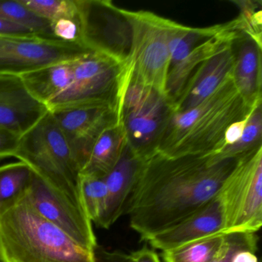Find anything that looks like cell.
Listing matches in <instances>:
<instances>
[{"label":"cell","mask_w":262,"mask_h":262,"mask_svg":"<svg viewBox=\"0 0 262 262\" xmlns=\"http://www.w3.org/2000/svg\"><path fill=\"white\" fill-rule=\"evenodd\" d=\"M238 159L156 152L142 159L124 213L132 229L147 242L195 212L217 195Z\"/></svg>","instance_id":"obj_1"},{"label":"cell","mask_w":262,"mask_h":262,"mask_svg":"<svg viewBox=\"0 0 262 262\" xmlns=\"http://www.w3.org/2000/svg\"><path fill=\"white\" fill-rule=\"evenodd\" d=\"M253 108L245 103L231 76L197 106L173 114L157 152L168 158L215 154L223 147L227 129Z\"/></svg>","instance_id":"obj_2"},{"label":"cell","mask_w":262,"mask_h":262,"mask_svg":"<svg viewBox=\"0 0 262 262\" xmlns=\"http://www.w3.org/2000/svg\"><path fill=\"white\" fill-rule=\"evenodd\" d=\"M2 262H97L96 253L73 240L20 200L0 214Z\"/></svg>","instance_id":"obj_3"},{"label":"cell","mask_w":262,"mask_h":262,"mask_svg":"<svg viewBox=\"0 0 262 262\" xmlns=\"http://www.w3.org/2000/svg\"><path fill=\"white\" fill-rule=\"evenodd\" d=\"M14 158L27 164L49 188L85 208L80 168L53 113L47 112L20 136Z\"/></svg>","instance_id":"obj_4"},{"label":"cell","mask_w":262,"mask_h":262,"mask_svg":"<svg viewBox=\"0 0 262 262\" xmlns=\"http://www.w3.org/2000/svg\"><path fill=\"white\" fill-rule=\"evenodd\" d=\"M174 113V104L166 94L137 82L127 72L119 119L127 145L139 159L157 152Z\"/></svg>","instance_id":"obj_5"},{"label":"cell","mask_w":262,"mask_h":262,"mask_svg":"<svg viewBox=\"0 0 262 262\" xmlns=\"http://www.w3.org/2000/svg\"><path fill=\"white\" fill-rule=\"evenodd\" d=\"M127 74L126 62L90 51L73 62L70 86L47 104L49 112L91 105H110L119 110Z\"/></svg>","instance_id":"obj_6"},{"label":"cell","mask_w":262,"mask_h":262,"mask_svg":"<svg viewBox=\"0 0 262 262\" xmlns=\"http://www.w3.org/2000/svg\"><path fill=\"white\" fill-rule=\"evenodd\" d=\"M217 198L223 215L222 234L256 233L262 225V147L239 158Z\"/></svg>","instance_id":"obj_7"},{"label":"cell","mask_w":262,"mask_h":262,"mask_svg":"<svg viewBox=\"0 0 262 262\" xmlns=\"http://www.w3.org/2000/svg\"><path fill=\"white\" fill-rule=\"evenodd\" d=\"M132 30L127 60L130 77L165 93L170 64L168 26L169 19L148 11L122 10Z\"/></svg>","instance_id":"obj_8"},{"label":"cell","mask_w":262,"mask_h":262,"mask_svg":"<svg viewBox=\"0 0 262 262\" xmlns=\"http://www.w3.org/2000/svg\"><path fill=\"white\" fill-rule=\"evenodd\" d=\"M76 1L82 46L126 62L131 50L132 30L122 9L111 1Z\"/></svg>","instance_id":"obj_9"},{"label":"cell","mask_w":262,"mask_h":262,"mask_svg":"<svg viewBox=\"0 0 262 262\" xmlns=\"http://www.w3.org/2000/svg\"><path fill=\"white\" fill-rule=\"evenodd\" d=\"M92 50L76 42L40 36H0V75L19 76L72 62Z\"/></svg>","instance_id":"obj_10"},{"label":"cell","mask_w":262,"mask_h":262,"mask_svg":"<svg viewBox=\"0 0 262 262\" xmlns=\"http://www.w3.org/2000/svg\"><path fill=\"white\" fill-rule=\"evenodd\" d=\"M21 200L79 245L93 251L98 248L93 223L85 208L49 188L36 174Z\"/></svg>","instance_id":"obj_11"},{"label":"cell","mask_w":262,"mask_h":262,"mask_svg":"<svg viewBox=\"0 0 262 262\" xmlns=\"http://www.w3.org/2000/svg\"><path fill=\"white\" fill-rule=\"evenodd\" d=\"M52 113L81 171L101 134L119 122V108L110 105L67 108Z\"/></svg>","instance_id":"obj_12"},{"label":"cell","mask_w":262,"mask_h":262,"mask_svg":"<svg viewBox=\"0 0 262 262\" xmlns=\"http://www.w3.org/2000/svg\"><path fill=\"white\" fill-rule=\"evenodd\" d=\"M236 34L225 42L194 72L182 94L174 102V113H181L197 106L212 94L228 77L232 76L234 67L232 41Z\"/></svg>","instance_id":"obj_13"},{"label":"cell","mask_w":262,"mask_h":262,"mask_svg":"<svg viewBox=\"0 0 262 262\" xmlns=\"http://www.w3.org/2000/svg\"><path fill=\"white\" fill-rule=\"evenodd\" d=\"M223 215L217 195L208 204L176 225L160 231L147 240L153 249L167 251L190 242L222 234Z\"/></svg>","instance_id":"obj_14"},{"label":"cell","mask_w":262,"mask_h":262,"mask_svg":"<svg viewBox=\"0 0 262 262\" xmlns=\"http://www.w3.org/2000/svg\"><path fill=\"white\" fill-rule=\"evenodd\" d=\"M48 112L18 76L0 75V127L22 136Z\"/></svg>","instance_id":"obj_15"},{"label":"cell","mask_w":262,"mask_h":262,"mask_svg":"<svg viewBox=\"0 0 262 262\" xmlns=\"http://www.w3.org/2000/svg\"><path fill=\"white\" fill-rule=\"evenodd\" d=\"M232 78L245 103L253 108L261 102V42L245 32L232 41Z\"/></svg>","instance_id":"obj_16"},{"label":"cell","mask_w":262,"mask_h":262,"mask_svg":"<svg viewBox=\"0 0 262 262\" xmlns=\"http://www.w3.org/2000/svg\"><path fill=\"white\" fill-rule=\"evenodd\" d=\"M142 161L126 145L114 168L104 177L107 191L106 204L98 226L108 229L125 213Z\"/></svg>","instance_id":"obj_17"},{"label":"cell","mask_w":262,"mask_h":262,"mask_svg":"<svg viewBox=\"0 0 262 262\" xmlns=\"http://www.w3.org/2000/svg\"><path fill=\"white\" fill-rule=\"evenodd\" d=\"M239 31L238 23L236 19L225 24L219 33L198 46L182 62L169 68L165 92L173 104L179 99L198 68Z\"/></svg>","instance_id":"obj_18"},{"label":"cell","mask_w":262,"mask_h":262,"mask_svg":"<svg viewBox=\"0 0 262 262\" xmlns=\"http://www.w3.org/2000/svg\"><path fill=\"white\" fill-rule=\"evenodd\" d=\"M73 62L47 67L19 76L29 94L47 106L63 93L73 80Z\"/></svg>","instance_id":"obj_19"},{"label":"cell","mask_w":262,"mask_h":262,"mask_svg":"<svg viewBox=\"0 0 262 262\" xmlns=\"http://www.w3.org/2000/svg\"><path fill=\"white\" fill-rule=\"evenodd\" d=\"M127 142L120 122L105 130L92 148L80 174L104 178L117 163Z\"/></svg>","instance_id":"obj_20"},{"label":"cell","mask_w":262,"mask_h":262,"mask_svg":"<svg viewBox=\"0 0 262 262\" xmlns=\"http://www.w3.org/2000/svg\"><path fill=\"white\" fill-rule=\"evenodd\" d=\"M34 178L33 170L21 161L0 165V214L24 198Z\"/></svg>","instance_id":"obj_21"},{"label":"cell","mask_w":262,"mask_h":262,"mask_svg":"<svg viewBox=\"0 0 262 262\" xmlns=\"http://www.w3.org/2000/svg\"><path fill=\"white\" fill-rule=\"evenodd\" d=\"M262 147L261 102L254 105L239 140L231 146L223 148L212 155L217 160L238 159L256 148Z\"/></svg>","instance_id":"obj_22"},{"label":"cell","mask_w":262,"mask_h":262,"mask_svg":"<svg viewBox=\"0 0 262 262\" xmlns=\"http://www.w3.org/2000/svg\"><path fill=\"white\" fill-rule=\"evenodd\" d=\"M225 241V234L209 236L162 252L163 262H211Z\"/></svg>","instance_id":"obj_23"},{"label":"cell","mask_w":262,"mask_h":262,"mask_svg":"<svg viewBox=\"0 0 262 262\" xmlns=\"http://www.w3.org/2000/svg\"><path fill=\"white\" fill-rule=\"evenodd\" d=\"M0 18L23 26L40 37L56 39L51 24L35 15L19 0H0Z\"/></svg>","instance_id":"obj_24"},{"label":"cell","mask_w":262,"mask_h":262,"mask_svg":"<svg viewBox=\"0 0 262 262\" xmlns=\"http://www.w3.org/2000/svg\"><path fill=\"white\" fill-rule=\"evenodd\" d=\"M79 188L85 211L93 223L99 225L106 204V186L104 178L80 174Z\"/></svg>","instance_id":"obj_25"},{"label":"cell","mask_w":262,"mask_h":262,"mask_svg":"<svg viewBox=\"0 0 262 262\" xmlns=\"http://www.w3.org/2000/svg\"><path fill=\"white\" fill-rule=\"evenodd\" d=\"M35 15L50 24L59 19H78L76 0H19Z\"/></svg>","instance_id":"obj_26"},{"label":"cell","mask_w":262,"mask_h":262,"mask_svg":"<svg viewBox=\"0 0 262 262\" xmlns=\"http://www.w3.org/2000/svg\"><path fill=\"white\" fill-rule=\"evenodd\" d=\"M258 237L256 233H236L225 234V241L211 262H231L233 256L239 250L257 251Z\"/></svg>","instance_id":"obj_27"},{"label":"cell","mask_w":262,"mask_h":262,"mask_svg":"<svg viewBox=\"0 0 262 262\" xmlns=\"http://www.w3.org/2000/svg\"><path fill=\"white\" fill-rule=\"evenodd\" d=\"M51 26L53 36L56 39L65 42H76L82 46L81 42L79 15L78 19H59L51 24Z\"/></svg>","instance_id":"obj_28"},{"label":"cell","mask_w":262,"mask_h":262,"mask_svg":"<svg viewBox=\"0 0 262 262\" xmlns=\"http://www.w3.org/2000/svg\"><path fill=\"white\" fill-rule=\"evenodd\" d=\"M20 136L14 132L0 127V159L15 157Z\"/></svg>","instance_id":"obj_29"},{"label":"cell","mask_w":262,"mask_h":262,"mask_svg":"<svg viewBox=\"0 0 262 262\" xmlns=\"http://www.w3.org/2000/svg\"><path fill=\"white\" fill-rule=\"evenodd\" d=\"M249 115L245 119L232 124L227 129L226 133H225V139H224L223 147H222V149L227 148V147L231 146L239 140L241 136H242V133H243L244 128L246 125L247 122H248Z\"/></svg>","instance_id":"obj_30"},{"label":"cell","mask_w":262,"mask_h":262,"mask_svg":"<svg viewBox=\"0 0 262 262\" xmlns=\"http://www.w3.org/2000/svg\"><path fill=\"white\" fill-rule=\"evenodd\" d=\"M127 260L128 262H162L156 251L148 248L146 245L127 254Z\"/></svg>","instance_id":"obj_31"},{"label":"cell","mask_w":262,"mask_h":262,"mask_svg":"<svg viewBox=\"0 0 262 262\" xmlns=\"http://www.w3.org/2000/svg\"><path fill=\"white\" fill-rule=\"evenodd\" d=\"M95 253H96L97 262H128L127 254L119 251L110 252L105 250H99L97 248Z\"/></svg>","instance_id":"obj_32"},{"label":"cell","mask_w":262,"mask_h":262,"mask_svg":"<svg viewBox=\"0 0 262 262\" xmlns=\"http://www.w3.org/2000/svg\"><path fill=\"white\" fill-rule=\"evenodd\" d=\"M256 251L251 249H242L234 254L231 262H258Z\"/></svg>","instance_id":"obj_33"},{"label":"cell","mask_w":262,"mask_h":262,"mask_svg":"<svg viewBox=\"0 0 262 262\" xmlns=\"http://www.w3.org/2000/svg\"><path fill=\"white\" fill-rule=\"evenodd\" d=\"M0 262H2V260H1V259H0Z\"/></svg>","instance_id":"obj_34"}]
</instances>
